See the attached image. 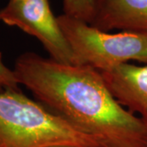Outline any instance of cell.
I'll return each instance as SVG.
<instances>
[{"label":"cell","mask_w":147,"mask_h":147,"mask_svg":"<svg viewBox=\"0 0 147 147\" xmlns=\"http://www.w3.org/2000/svg\"><path fill=\"white\" fill-rule=\"evenodd\" d=\"M13 71L38 102L105 147H147L146 126L116 100L96 69L25 53Z\"/></svg>","instance_id":"6da1fadb"},{"label":"cell","mask_w":147,"mask_h":147,"mask_svg":"<svg viewBox=\"0 0 147 147\" xmlns=\"http://www.w3.org/2000/svg\"><path fill=\"white\" fill-rule=\"evenodd\" d=\"M105 147L20 89L0 92V147Z\"/></svg>","instance_id":"7a4b0ae2"},{"label":"cell","mask_w":147,"mask_h":147,"mask_svg":"<svg viewBox=\"0 0 147 147\" xmlns=\"http://www.w3.org/2000/svg\"><path fill=\"white\" fill-rule=\"evenodd\" d=\"M57 21L76 65L106 72L130 61L147 64V32L110 34L65 14L57 16Z\"/></svg>","instance_id":"3957f363"},{"label":"cell","mask_w":147,"mask_h":147,"mask_svg":"<svg viewBox=\"0 0 147 147\" xmlns=\"http://www.w3.org/2000/svg\"><path fill=\"white\" fill-rule=\"evenodd\" d=\"M0 21L35 37L54 61L76 65L57 17L51 10L49 0H10L0 10Z\"/></svg>","instance_id":"277c9868"},{"label":"cell","mask_w":147,"mask_h":147,"mask_svg":"<svg viewBox=\"0 0 147 147\" xmlns=\"http://www.w3.org/2000/svg\"><path fill=\"white\" fill-rule=\"evenodd\" d=\"M116 100L143 121L147 127V64H123L100 72Z\"/></svg>","instance_id":"5b68a950"},{"label":"cell","mask_w":147,"mask_h":147,"mask_svg":"<svg viewBox=\"0 0 147 147\" xmlns=\"http://www.w3.org/2000/svg\"><path fill=\"white\" fill-rule=\"evenodd\" d=\"M90 26L101 31L147 32V0H95Z\"/></svg>","instance_id":"8992f818"},{"label":"cell","mask_w":147,"mask_h":147,"mask_svg":"<svg viewBox=\"0 0 147 147\" xmlns=\"http://www.w3.org/2000/svg\"><path fill=\"white\" fill-rule=\"evenodd\" d=\"M64 14L91 24L95 16V0H63Z\"/></svg>","instance_id":"52a82bcc"},{"label":"cell","mask_w":147,"mask_h":147,"mask_svg":"<svg viewBox=\"0 0 147 147\" xmlns=\"http://www.w3.org/2000/svg\"><path fill=\"white\" fill-rule=\"evenodd\" d=\"M13 69L7 67L3 62L0 53V92L7 89H20Z\"/></svg>","instance_id":"ba28073f"},{"label":"cell","mask_w":147,"mask_h":147,"mask_svg":"<svg viewBox=\"0 0 147 147\" xmlns=\"http://www.w3.org/2000/svg\"><path fill=\"white\" fill-rule=\"evenodd\" d=\"M52 147H81V146H52Z\"/></svg>","instance_id":"9c48e42d"}]
</instances>
